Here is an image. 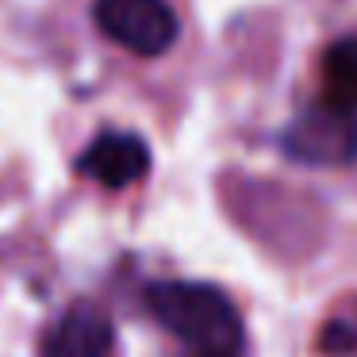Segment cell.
<instances>
[{
  "mask_svg": "<svg viewBox=\"0 0 357 357\" xmlns=\"http://www.w3.org/2000/svg\"><path fill=\"white\" fill-rule=\"evenodd\" d=\"M146 307L185 346V357L246 354L242 315L223 288L204 280H154L146 284Z\"/></svg>",
  "mask_w": 357,
  "mask_h": 357,
  "instance_id": "6da1fadb",
  "label": "cell"
},
{
  "mask_svg": "<svg viewBox=\"0 0 357 357\" xmlns=\"http://www.w3.org/2000/svg\"><path fill=\"white\" fill-rule=\"evenodd\" d=\"M93 20L104 39L139 58H158L177 43L181 24L169 0H96Z\"/></svg>",
  "mask_w": 357,
  "mask_h": 357,
  "instance_id": "7a4b0ae2",
  "label": "cell"
},
{
  "mask_svg": "<svg viewBox=\"0 0 357 357\" xmlns=\"http://www.w3.org/2000/svg\"><path fill=\"white\" fill-rule=\"evenodd\" d=\"M284 150L300 162L315 165H342L357 158V116H338V112L311 104L296 116V123L284 131Z\"/></svg>",
  "mask_w": 357,
  "mask_h": 357,
  "instance_id": "3957f363",
  "label": "cell"
},
{
  "mask_svg": "<svg viewBox=\"0 0 357 357\" xmlns=\"http://www.w3.org/2000/svg\"><path fill=\"white\" fill-rule=\"evenodd\" d=\"M77 173L104 188H127L150 173V146L135 131H100L77 154Z\"/></svg>",
  "mask_w": 357,
  "mask_h": 357,
  "instance_id": "277c9868",
  "label": "cell"
},
{
  "mask_svg": "<svg viewBox=\"0 0 357 357\" xmlns=\"http://www.w3.org/2000/svg\"><path fill=\"white\" fill-rule=\"evenodd\" d=\"M112 326L108 311L93 300H81L62 311L54 326L43 338V357H108L112 354Z\"/></svg>",
  "mask_w": 357,
  "mask_h": 357,
  "instance_id": "5b68a950",
  "label": "cell"
},
{
  "mask_svg": "<svg viewBox=\"0 0 357 357\" xmlns=\"http://www.w3.org/2000/svg\"><path fill=\"white\" fill-rule=\"evenodd\" d=\"M319 104L338 116H357V35L326 47L319 66Z\"/></svg>",
  "mask_w": 357,
  "mask_h": 357,
  "instance_id": "8992f818",
  "label": "cell"
},
{
  "mask_svg": "<svg viewBox=\"0 0 357 357\" xmlns=\"http://www.w3.org/2000/svg\"><path fill=\"white\" fill-rule=\"evenodd\" d=\"M354 326H357V323H354Z\"/></svg>",
  "mask_w": 357,
  "mask_h": 357,
  "instance_id": "52a82bcc",
  "label": "cell"
}]
</instances>
